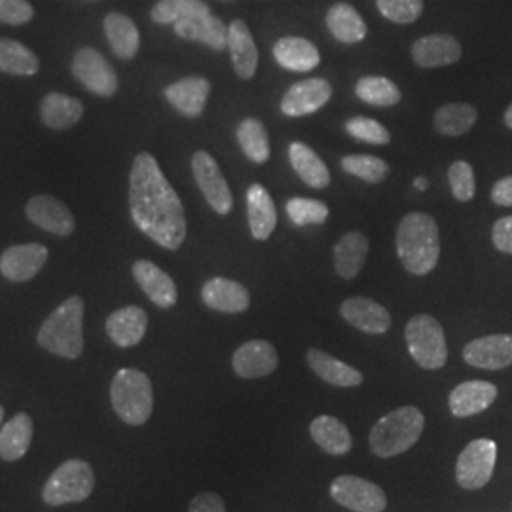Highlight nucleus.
Returning <instances> with one entry per match:
<instances>
[{"label": "nucleus", "instance_id": "f257e3e1", "mask_svg": "<svg viewBox=\"0 0 512 512\" xmlns=\"http://www.w3.org/2000/svg\"><path fill=\"white\" fill-rule=\"evenodd\" d=\"M129 213L135 226L164 247L177 251L186 239V217L179 194L165 179L156 158L148 152L135 156L129 175Z\"/></svg>", "mask_w": 512, "mask_h": 512}, {"label": "nucleus", "instance_id": "f03ea898", "mask_svg": "<svg viewBox=\"0 0 512 512\" xmlns=\"http://www.w3.org/2000/svg\"><path fill=\"white\" fill-rule=\"evenodd\" d=\"M397 255L412 275L431 274L440 258L439 224L427 213H408L397 226Z\"/></svg>", "mask_w": 512, "mask_h": 512}, {"label": "nucleus", "instance_id": "7ed1b4c3", "mask_svg": "<svg viewBox=\"0 0 512 512\" xmlns=\"http://www.w3.org/2000/svg\"><path fill=\"white\" fill-rule=\"evenodd\" d=\"M84 300L71 296L42 323L38 330V344L46 351L76 359L84 351Z\"/></svg>", "mask_w": 512, "mask_h": 512}, {"label": "nucleus", "instance_id": "20e7f679", "mask_svg": "<svg viewBox=\"0 0 512 512\" xmlns=\"http://www.w3.org/2000/svg\"><path fill=\"white\" fill-rule=\"evenodd\" d=\"M425 418L416 406L389 412L370 431V448L378 458H393L410 450L423 433Z\"/></svg>", "mask_w": 512, "mask_h": 512}, {"label": "nucleus", "instance_id": "39448f33", "mask_svg": "<svg viewBox=\"0 0 512 512\" xmlns=\"http://www.w3.org/2000/svg\"><path fill=\"white\" fill-rule=\"evenodd\" d=\"M110 403L118 418L128 425L147 423L154 408L150 378L137 368L118 370L110 384Z\"/></svg>", "mask_w": 512, "mask_h": 512}, {"label": "nucleus", "instance_id": "423d86ee", "mask_svg": "<svg viewBox=\"0 0 512 512\" xmlns=\"http://www.w3.org/2000/svg\"><path fill=\"white\" fill-rule=\"evenodd\" d=\"M406 346L412 359L425 370H439L448 361V348L442 325L435 317L421 313L408 321L404 329Z\"/></svg>", "mask_w": 512, "mask_h": 512}, {"label": "nucleus", "instance_id": "0eeeda50", "mask_svg": "<svg viewBox=\"0 0 512 512\" xmlns=\"http://www.w3.org/2000/svg\"><path fill=\"white\" fill-rule=\"evenodd\" d=\"M93 488L95 476L92 467L82 459H69L48 478L42 497L50 507H61L67 503L86 501L92 495Z\"/></svg>", "mask_w": 512, "mask_h": 512}, {"label": "nucleus", "instance_id": "6e6552de", "mask_svg": "<svg viewBox=\"0 0 512 512\" xmlns=\"http://www.w3.org/2000/svg\"><path fill=\"white\" fill-rule=\"evenodd\" d=\"M497 444L490 439H476L459 454L456 463L458 484L465 490H478L494 475Z\"/></svg>", "mask_w": 512, "mask_h": 512}, {"label": "nucleus", "instance_id": "1a4fd4ad", "mask_svg": "<svg viewBox=\"0 0 512 512\" xmlns=\"http://www.w3.org/2000/svg\"><path fill=\"white\" fill-rule=\"evenodd\" d=\"M330 497L353 512H384L387 507L384 490L359 476L344 475L332 480Z\"/></svg>", "mask_w": 512, "mask_h": 512}, {"label": "nucleus", "instance_id": "9d476101", "mask_svg": "<svg viewBox=\"0 0 512 512\" xmlns=\"http://www.w3.org/2000/svg\"><path fill=\"white\" fill-rule=\"evenodd\" d=\"M192 173L211 209L219 215H230L234 209V198L217 160L209 152L198 150L192 156Z\"/></svg>", "mask_w": 512, "mask_h": 512}, {"label": "nucleus", "instance_id": "9b49d317", "mask_svg": "<svg viewBox=\"0 0 512 512\" xmlns=\"http://www.w3.org/2000/svg\"><path fill=\"white\" fill-rule=\"evenodd\" d=\"M73 74L80 84L99 97L118 92V74L95 48H80L73 57Z\"/></svg>", "mask_w": 512, "mask_h": 512}, {"label": "nucleus", "instance_id": "f8f14e48", "mask_svg": "<svg viewBox=\"0 0 512 512\" xmlns=\"http://www.w3.org/2000/svg\"><path fill=\"white\" fill-rule=\"evenodd\" d=\"M332 97V86L323 78H310L296 82L281 99L279 109L289 118L311 116L323 109Z\"/></svg>", "mask_w": 512, "mask_h": 512}, {"label": "nucleus", "instance_id": "ddd939ff", "mask_svg": "<svg viewBox=\"0 0 512 512\" xmlns=\"http://www.w3.org/2000/svg\"><path fill=\"white\" fill-rule=\"evenodd\" d=\"M46 260L48 249L40 243L12 245L0 256V274L8 281L25 283L44 268Z\"/></svg>", "mask_w": 512, "mask_h": 512}, {"label": "nucleus", "instance_id": "4468645a", "mask_svg": "<svg viewBox=\"0 0 512 512\" xmlns=\"http://www.w3.org/2000/svg\"><path fill=\"white\" fill-rule=\"evenodd\" d=\"M25 213L29 220L42 228L44 232H50L54 236L67 238L74 232L73 213L69 211V207L59 200H55L54 196H35L31 198L29 203L25 205Z\"/></svg>", "mask_w": 512, "mask_h": 512}, {"label": "nucleus", "instance_id": "2eb2a0df", "mask_svg": "<svg viewBox=\"0 0 512 512\" xmlns=\"http://www.w3.org/2000/svg\"><path fill=\"white\" fill-rule=\"evenodd\" d=\"M463 359L465 363L484 370H501L512 365V336L492 334L476 338L463 349Z\"/></svg>", "mask_w": 512, "mask_h": 512}, {"label": "nucleus", "instance_id": "dca6fc26", "mask_svg": "<svg viewBox=\"0 0 512 512\" xmlns=\"http://www.w3.org/2000/svg\"><path fill=\"white\" fill-rule=\"evenodd\" d=\"M211 93V82L203 76H186L179 82L169 84L164 90L165 99L177 112L186 118L202 116Z\"/></svg>", "mask_w": 512, "mask_h": 512}, {"label": "nucleus", "instance_id": "f3484780", "mask_svg": "<svg viewBox=\"0 0 512 512\" xmlns=\"http://www.w3.org/2000/svg\"><path fill=\"white\" fill-rule=\"evenodd\" d=\"M412 61L420 69H439L461 59V44L452 35H427L412 44Z\"/></svg>", "mask_w": 512, "mask_h": 512}, {"label": "nucleus", "instance_id": "a211bd4d", "mask_svg": "<svg viewBox=\"0 0 512 512\" xmlns=\"http://www.w3.org/2000/svg\"><path fill=\"white\" fill-rule=\"evenodd\" d=\"M279 365V357L274 346L266 340H251L243 344L234 353L232 366L239 378L253 380V378H264L275 372Z\"/></svg>", "mask_w": 512, "mask_h": 512}, {"label": "nucleus", "instance_id": "6ab92c4d", "mask_svg": "<svg viewBox=\"0 0 512 512\" xmlns=\"http://www.w3.org/2000/svg\"><path fill=\"white\" fill-rule=\"evenodd\" d=\"M133 277L143 289V293L158 306V308H173L177 304V285L171 275L165 274L160 266L150 260H137L133 264Z\"/></svg>", "mask_w": 512, "mask_h": 512}, {"label": "nucleus", "instance_id": "aec40b11", "mask_svg": "<svg viewBox=\"0 0 512 512\" xmlns=\"http://www.w3.org/2000/svg\"><path fill=\"white\" fill-rule=\"evenodd\" d=\"M203 304L220 313H241L249 310L251 294L234 279L213 277L202 289Z\"/></svg>", "mask_w": 512, "mask_h": 512}, {"label": "nucleus", "instance_id": "412c9836", "mask_svg": "<svg viewBox=\"0 0 512 512\" xmlns=\"http://www.w3.org/2000/svg\"><path fill=\"white\" fill-rule=\"evenodd\" d=\"M340 313L351 327L363 330L366 334H385L391 327L389 311L365 296H353L342 302Z\"/></svg>", "mask_w": 512, "mask_h": 512}, {"label": "nucleus", "instance_id": "4be33fe9", "mask_svg": "<svg viewBox=\"0 0 512 512\" xmlns=\"http://www.w3.org/2000/svg\"><path fill=\"white\" fill-rule=\"evenodd\" d=\"M105 329H107L110 340L116 346L133 348L147 334V311L139 306H126L122 310H116L114 313H110Z\"/></svg>", "mask_w": 512, "mask_h": 512}, {"label": "nucleus", "instance_id": "5701e85b", "mask_svg": "<svg viewBox=\"0 0 512 512\" xmlns=\"http://www.w3.org/2000/svg\"><path fill=\"white\" fill-rule=\"evenodd\" d=\"M274 59L285 71L310 73L319 67L321 54L308 38L283 37L274 44Z\"/></svg>", "mask_w": 512, "mask_h": 512}, {"label": "nucleus", "instance_id": "b1692460", "mask_svg": "<svg viewBox=\"0 0 512 512\" xmlns=\"http://www.w3.org/2000/svg\"><path fill=\"white\" fill-rule=\"evenodd\" d=\"M228 50L234 71L241 80H251L258 67V48L245 21L234 19L228 27Z\"/></svg>", "mask_w": 512, "mask_h": 512}, {"label": "nucleus", "instance_id": "393cba45", "mask_svg": "<svg viewBox=\"0 0 512 512\" xmlns=\"http://www.w3.org/2000/svg\"><path fill=\"white\" fill-rule=\"evenodd\" d=\"M177 37L192 42H200L215 52L228 48V27L213 14H203L196 18L183 19L173 25Z\"/></svg>", "mask_w": 512, "mask_h": 512}, {"label": "nucleus", "instance_id": "a878e982", "mask_svg": "<svg viewBox=\"0 0 512 512\" xmlns=\"http://www.w3.org/2000/svg\"><path fill=\"white\" fill-rule=\"evenodd\" d=\"M247 220L256 241H266L277 226V211L270 192L262 184H251L247 190Z\"/></svg>", "mask_w": 512, "mask_h": 512}, {"label": "nucleus", "instance_id": "bb28decb", "mask_svg": "<svg viewBox=\"0 0 512 512\" xmlns=\"http://www.w3.org/2000/svg\"><path fill=\"white\" fill-rule=\"evenodd\" d=\"M497 397V387L490 382H463L450 393V410L456 418H469L484 412Z\"/></svg>", "mask_w": 512, "mask_h": 512}, {"label": "nucleus", "instance_id": "cd10ccee", "mask_svg": "<svg viewBox=\"0 0 512 512\" xmlns=\"http://www.w3.org/2000/svg\"><path fill=\"white\" fill-rule=\"evenodd\" d=\"M370 243L361 232H348L334 245V268L342 279H355L361 274Z\"/></svg>", "mask_w": 512, "mask_h": 512}, {"label": "nucleus", "instance_id": "c85d7f7f", "mask_svg": "<svg viewBox=\"0 0 512 512\" xmlns=\"http://www.w3.org/2000/svg\"><path fill=\"white\" fill-rule=\"evenodd\" d=\"M325 21L330 35L342 44H359L368 33L365 19L348 2H338L330 6Z\"/></svg>", "mask_w": 512, "mask_h": 512}, {"label": "nucleus", "instance_id": "c756f323", "mask_svg": "<svg viewBox=\"0 0 512 512\" xmlns=\"http://www.w3.org/2000/svg\"><path fill=\"white\" fill-rule=\"evenodd\" d=\"M289 160L293 165L294 173L306 186H310L313 190H325L329 186V167L313 148L304 143H291Z\"/></svg>", "mask_w": 512, "mask_h": 512}, {"label": "nucleus", "instance_id": "7c9ffc66", "mask_svg": "<svg viewBox=\"0 0 512 512\" xmlns=\"http://www.w3.org/2000/svg\"><path fill=\"white\" fill-rule=\"evenodd\" d=\"M105 35L109 40L110 48L116 57L129 61L133 59L139 46H141V35L133 19L120 14V12H110L109 16L103 21Z\"/></svg>", "mask_w": 512, "mask_h": 512}, {"label": "nucleus", "instance_id": "2f4dec72", "mask_svg": "<svg viewBox=\"0 0 512 512\" xmlns=\"http://www.w3.org/2000/svg\"><path fill=\"white\" fill-rule=\"evenodd\" d=\"M306 359L311 370L327 384L336 387H357L363 384V374L357 368L338 361L321 349L311 348Z\"/></svg>", "mask_w": 512, "mask_h": 512}, {"label": "nucleus", "instance_id": "473e14b6", "mask_svg": "<svg viewBox=\"0 0 512 512\" xmlns=\"http://www.w3.org/2000/svg\"><path fill=\"white\" fill-rule=\"evenodd\" d=\"M84 116V105L65 93H48L40 103V118L50 129L73 128Z\"/></svg>", "mask_w": 512, "mask_h": 512}, {"label": "nucleus", "instance_id": "72a5a7b5", "mask_svg": "<svg viewBox=\"0 0 512 512\" xmlns=\"http://www.w3.org/2000/svg\"><path fill=\"white\" fill-rule=\"evenodd\" d=\"M33 440V420L29 414L19 412L0 429V458L18 461L29 452Z\"/></svg>", "mask_w": 512, "mask_h": 512}, {"label": "nucleus", "instance_id": "f704fd0d", "mask_svg": "<svg viewBox=\"0 0 512 512\" xmlns=\"http://www.w3.org/2000/svg\"><path fill=\"white\" fill-rule=\"evenodd\" d=\"M311 439L315 444L332 456H344L351 450V433L348 427L332 416H319L311 421Z\"/></svg>", "mask_w": 512, "mask_h": 512}, {"label": "nucleus", "instance_id": "c9c22d12", "mask_svg": "<svg viewBox=\"0 0 512 512\" xmlns=\"http://www.w3.org/2000/svg\"><path fill=\"white\" fill-rule=\"evenodd\" d=\"M236 139L245 158L251 160L253 164L262 165L270 160V154H272L270 135L258 118L251 116L241 120L236 129Z\"/></svg>", "mask_w": 512, "mask_h": 512}, {"label": "nucleus", "instance_id": "e433bc0d", "mask_svg": "<svg viewBox=\"0 0 512 512\" xmlns=\"http://www.w3.org/2000/svg\"><path fill=\"white\" fill-rule=\"evenodd\" d=\"M40 69V61L33 50L10 38H0V73L14 76H33Z\"/></svg>", "mask_w": 512, "mask_h": 512}, {"label": "nucleus", "instance_id": "4c0bfd02", "mask_svg": "<svg viewBox=\"0 0 512 512\" xmlns=\"http://www.w3.org/2000/svg\"><path fill=\"white\" fill-rule=\"evenodd\" d=\"M478 118L473 105L467 103H450L435 112V129L446 137H459L473 129Z\"/></svg>", "mask_w": 512, "mask_h": 512}, {"label": "nucleus", "instance_id": "58836bf2", "mask_svg": "<svg viewBox=\"0 0 512 512\" xmlns=\"http://www.w3.org/2000/svg\"><path fill=\"white\" fill-rule=\"evenodd\" d=\"M355 95L372 107H395L401 101V90L384 76H363L355 84Z\"/></svg>", "mask_w": 512, "mask_h": 512}, {"label": "nucleus", "instance_id": "ea45409f", "mask_svg": "<svg viewBox=\"0 0 512 512\" xmlns=\"http://www.w3.org/2000/svg\"><path fill=\"white\" fill-rule=\"evenodd\" d=\"M203 14H211V10L202 0H158L150 10V18L158 25H175Z\"/></svg>", "mask_w": 512, "mask_h": 512}, {"label": "nucleus", "instance_id": "a19ab883", "mask_svg": "<svg viewBox=\"0 0 512 512\" xmlns=\"http://www.w3.org/2000/svg\"><path fill=\"white\" fill-rule=\"evenodd\" d=\"M342 169L361 181L370 184L384 183L389 175V165L378 156L368 154H353L342 158Z\"/></svg>", "mask_w": 512, "mask_h": 512}, {"label": "nucleus", "instance_id": "79ce46f5", "mask_svg": "<svg viewBox=\"0 0 512 512\" xmlns=\"http://www.w3.org/2000/svg\"><path fill=\"white\" fill-rule=\"evenodd\" d=\"M285 211L289 219L293 220L296 226H308V224H323L329 219V207L321 200L311 198H291Z\"/></svg>", "mask_w": 512, "mask_h": 512}, {"label": "nucleus", "instance_id": "37998d69", "mask_svg": "<svg viewBox=\"0 0 512 512\" xmlns=\"http://www.w3.org/2000/svg\"><path fill=\"white\" fill-rule=\"evenodd\" d=\"M349 135L357 141H363L374 147H384L391 143V133L378 122L366 116H355L346 122Z\"/></svg>", "mask_w": 512, "mask_h": 512}, {"label": "nucleus", "instance_id": "c03bdc74", "mask_svg": "<svg viewBox=\"0 0 512 512\" xmlns=\"http://www.w3.org/2000/svg\"><path fill=\"white\" fill-rule=\"evenodd\" d=\"M448 183L452 196L461 203L471 202L475 198L476 183L473 165L465 160H458L448 169Z\"/></svg>", "mask_w": 512, "mask_h": 512}, {"label": "nucleus", "instance_id": "a18cd8bd", "mask_svg": "<svg viewBox=\"0 0 512 512\" xmlns=\"http://www.w3.org/2000/svg\"><path fill=\"white\" fill-rule=\"evenodd\" d=\"M380 14L397 25H408L423 14V0H376Z\"/></svg>", "mask_w": 512, "mask_h": 512}, {"label": "nucleus", "instance_id": "49530a36", "mask_svg": "<svg viewBox=\"0 0 512 512\" xmlns=\"http://www.w3.org/2000/svg\"><path fill=\"white\" fill-rule=\"evenodd\" d=\"M33 16L35 10L27 0H0V23L25 25Z\"/></svg>", "mask_w": 512, "mask_h": 512}, {"label": "nucleus", "instance_id": "de8ad7c7", "mask_svg": "<svg viewBox=\"0 0 512 512\" xmlns=\"http://www.w3.org/2000/svg\"><path fill=\"white\" fill-rule=\"evenodd\" d=\"M492 241L497 251L512 255V217H503L495 222L492 228Z\"/></svg>", "mask_w": 512, "mask_h": 512}, {"label": "nucleus", "instance_id": "09e8293b", "mask_svg": "<svg viewBox=\"0 0 512 512\" xmlns=\"http://www.w3.org/2000/svg\"><path fill=\"white\" fill-rule=\"evenodd\" d=\"M188 512H226V507L219 494L202 492L192 499Z\"/></svg>", "mask_w": 512, "mask_h": 512}, {"label": "nucleus", "instance_id": "8fccbe9b", "mask_svg": "<svg viewBox=\"0 0 512 512\" xmlns=\"http://www.w3.org/2000/svg\"><path fill=\"white\" fill-rule=\"evenodd\" d=\"M492 200L499 207H512V175L494 184Z\"/></svg>", "mask_w": 512, "mask_h": 512}, {"label": "nucleus", "instance_id": "3c124183", "mask_svg": "<svg viewBox=\"0 0 512 512\" xmlns=\"http://www.w3.org/2000/svg\"><path fill=\"white\" fill-rule=\"evenodd\" d=\"M414 184H416V188H418V190H421V192H423V190H427V186H429V181H427V179H423V177H418V179L414 181Z\"/></svg>", "mask_w": 512, "mask_h": 512}, {"label": "nucleus", "instance_id": "603ef678", "mask_svg": "<svg viewBox=\"0 0 512 512\" xmlns=\"http://www.w3.org/2000/svg\"><path fill=\"white\" fill-rule=\"evenodd\" d=\"M505 126L512 129V105L507 109V112H505Z\"/></svg>", "mask_w": 512, "mask_h": 512}, {"label": "nucleus", "instance_id": "864d4df0", "mask_svg": "<svg viewBox=\"0 0 512 512\" xmlns=\"http://www.w3.org/2000/svg\"><path fill=\"white\" fill-rule=\"evenodd\" d=\"M2 418H4V408L0 406V423H2Z\"/></svg>", "mask_w": 512, "mask_h": 512}]
</instances>
